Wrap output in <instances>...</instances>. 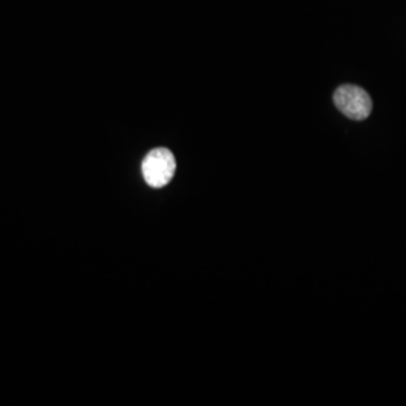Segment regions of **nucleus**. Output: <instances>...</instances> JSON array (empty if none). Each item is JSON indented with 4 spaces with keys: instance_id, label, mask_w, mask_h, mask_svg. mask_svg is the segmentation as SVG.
Listing matches in <instances>:
<instances>
[{
    "instance_id": "nucleus-2",
    "label": "nucleus",
    "mask_w": 406,
    "mask_h": 406,
    "mask_svg": "<svg viewBox=\"0 0 406 406\" xmlns=\"http://www.w3.org/2000/svg\"><path fill=\"white\" fill-rule=\"evenodd\" d=\"M336 107L353 121H364L372 113V98L363 87L353 85L340 86L334 92Z\"/></svg>"
},
{
    "instance_id": "nucleus-1",
    "label": "nucleus",
    "mask_w": 406,
    "mask_h": 406,
    "mask_svg": "<svg viewBox=\"0 0 406 406\" xmlns=\"http://www.w3.org/2000/svg\"><path fill=\"white\" fill-rule=\"evenodd\" d=\"M141 172L149 187L161 188L167 186L176 172L175 155L166 148L152 149L141 163Z\"/></svg>"
}]
</instances>
